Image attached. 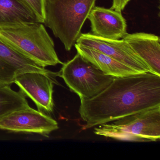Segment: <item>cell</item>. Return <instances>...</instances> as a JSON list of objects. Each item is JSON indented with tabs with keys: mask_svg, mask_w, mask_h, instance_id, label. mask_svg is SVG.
I'll return each mask as SVG.
<instances>
[{
	"mask_svg": "<svg viewBox=\"0 0 160 160\" xmlns=\"http://www.w3.org/2000/svg\"><path fill=\"white\" fill-rule=\"evenodd\" d=\"M58 122L47 114L30 107L15 111L0 120V130L34 133L45 137L58 129Z\"/></svg>",
	"mask_w": 160,
	"mask_h": 160,
	"instance_id": "cell-7",
	"label": "cell"
},
{
	"mask_svg": "<svg viewBox=\"0 0 160 160\" xmlns=\"http://www.w3.org/2000/svg\"><path fill=\"white\" fill-rule=\"evenodd\" d=\"M80 117L90 129L128 115L160 106V76L151 73L115 77L101 93L79 97Z\"/></svg>",
	"mask_w": 160,
	"mask_h": 160,
	"instance_id": "cell-1",
	"label": "cell"
},
{
	"mask_svg": "<svg viewBox=\"0 0 160 160\" xmlns=\"http://www.w3.org/2000/svg\"><path fill=\"white\" fill-rule=\"evenodd\" d=\"M0 41L43 68L63 64L59 59L54 42L43 23L19 22L0 24Z\"/></svg>",
	"mask_w": 160,
	"mask_h": 160,
	"instance_id": "cell-2",
	"label": "cell"
},
{
	"mask_svg": "<svg viewBox=\"0 0 160 160\" xmlns=\"http://www.w3.org/2000/svg\"><path fill=\"white\" fill-rule=\"evenodd\" d=\"M62 65L58 76L79 97H95L105 89L115 78L105 74L78 53Z\"/></svg>",
	"mask_w": 160,
	"mask_h": 160,
	"instance_id": "cell-5",
	"label": "cell"
},
{
	"mask_svg": "<svg viewBox=\"0 0 160 160\" xmlns=\"http://www.w3.org/2000/svg\"><path fill=\"white\" fill-rule=\"evenodd\" d=\"M19 22L39 21L34 14L19 0H0V24Z\"/></svg>",
	"mask_w": 160,
	"mask_h": 160,
	"instance_id": "cell-13",
	"label": "cell"
},
{
	"mask_svg": "<svg viewBox=\"0 0 160 160\" xmlns=\"http://www.w3.org/2000/svg\"><path fill=\"white\" fill-rule=\"evenodd\" d=\"M19 92L30 98L38 110L45 114L54 110V84H58L56 78L41 73L28 72L18 76L15 80Z\"/></svg>",
	"mask_w": 160,
	"mask_h": 160,
	"instance_id": "cell-8",
	"label": "cell"
},
{
	"mask_svg": "<svg viewBox=\"0 0 160 160\" xmlns=\"http://www.w3.org/2000/svg\"><path fill=\"white\" fill-rule=\"evenodd\" d=\"M74 46L77 53L100 69L105 74L120 78L139 74L131 67L98 50L77 43L75 44Z\"/></svg>",
	"mask_w": 160,
	"mask_h": 160,
	"instance_id": "cell-12",
	"label": "cell"
},
{
	"mask_svg": "<svg viewBox=\"0 0 160 160\" xmlns=\"http://www.w3.org/2000/svg\"><path fill=\"white\" fill-rule=\"evenodd\" d=\"M76 43L98 50L131 67L138 73H150L146 63L123 39L110 40L91 33H81Z\"/></svg>",
	"mask_w": 160,
	"mask_h": 160,
	"instance_id": "cell-6",
	"label": "cell"
},
{
	"mask_svg": "<svg viewBox=\"0 0 160 160\" xmlns=\"http://www.w3.org/2000/svg\"><path fill=\"white\" fill-rule=\"evenodd\" d=\"M93 132L116 140L134 142L160 139V106L95 126Z\"/></svg>",
	"mask_w": 160,
	"mask_h": 160,
	"instance_id": "cell-4",
	"label": "cell"
},
{
	"mask_svg": "<svg viewBox=\"0 0 160 160\" xmlns=\"http://www.w3.org/2000/svg\"><path fill=\"white\" fill-rule=\"evenodd\" d=\"M34 14L39 22L44 23L46 0H19Z\"/></svg>",
	"mask_w": 160,
	"mask_h": 160,
	"instance_id": "cell-15",
	"label": "cell"
},
{
	"mask_svg": "<svg viewBox=\"0 0 160 160\" xmlns=\"http://www.w3.org/2000/svg\"><path fill=\"white\" fill-rule=\"evenodd\" d=\"M28 72L41 73L54 78L59 74L37 65L0 41V86H11L18 76Z\"/></svg>",
	"mask_w": 160,
	"mask_h": 160,
	"instance_id": "cell-9",
	"label": "cell"
},
{
	"mask_svg": "<svg viewBox=\"0 0 160 160\" xmlns=\"http://www.w3.org/2000/svg\"><path fill=\"white\" fill-rule=\"evenodd\" d=\"M96 0H46L45 24L70 51Z\"/></svg>",
	"mask_w": 160,
	"mask_h": 160,
	"instance_id": "cell-3",
	"label": "cell"
},
{
	"mask_svg": "<svg viewBox=\"0 0 160 160\" xmlns=\"http://www.w3.org/2000/svg\"><path fill=\"white\" fill-rule=\"evenodd\" d=\"M29 107L28 101L20 92L11 86H0V120L15 111Z\"/></svg>",
	"mask_w": 160,
	"mask_h": 160,
	"instance_id": "cell-14",
	"label": "cell"
},
{
	"mask_svg": "<svg viewBox=\"0 0 160 160\" xmlns=\"http://www.w3.org/2000/svg\"><path fill=\"white\" fill-rule=\"evenodd\" d=\"M88 19L91 23L92 33L95 36L118 40L122 39L127 33L126 20L121 12L111 8L95 6Z\"/></svg>",
	"mask_w": 160,
	"mask_h": 160,
	"instance_id": "cell-10",
	"label": "cell"
},
{
	"mask_svg": "<svg viewBox=\"0 0 160 160\" xmlns=\"http://www.w3.org/2000/svg\"><path fill=\"white\" fill-rule=\"evenodd\" d=\"M131 0H113L111 9L121 12L124 10L128 2Z\"/></svg>",
	"mask_w": 160,
	"mask_h": 160,
	"instance_id": "cell-16",
	"label": "cell"
},
{
	"mask_svg": "<svg viewBox=\"0 0 160 160\" xmlns=\"http://www.w3.org/2000/svg\"><path fill=\"white\" fill-rule=\"evenodd\" d=\"M122 39L146 63L150 72L160 76V39L146 32L126 33Z\"/></svg>",
	"mask_w": 160,
	"mask_h": 160,
	"instance_id": "cell-11",
	"label": "cell"
}]
</instances>
